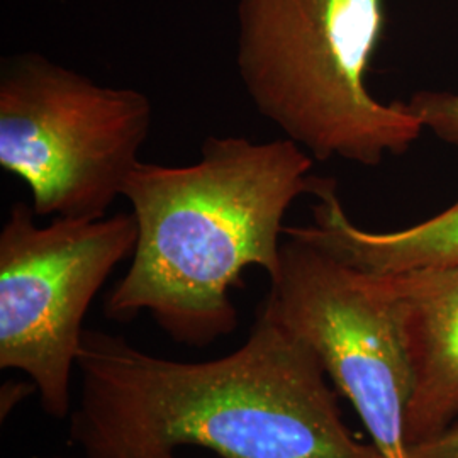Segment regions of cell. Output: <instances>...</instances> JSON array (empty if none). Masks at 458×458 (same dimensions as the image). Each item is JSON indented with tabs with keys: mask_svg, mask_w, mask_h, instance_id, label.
Here are the masks:
<instances>
[{
	"mask_svg": "<svg viewBox=\"0 0 458 458\" xmlns=\"http://www.w3.org/2000/svg\"><path fill=\"white\" fill-rule=\"evenodd\" d=\"M53 458H87V457H53Z\"/></svg>",
	"mask_w": 458,
	"mask_h": 458,
	"instance_id": "cell-11",
	"label": "cell"
},
{
	"mask_svg": "<svg viewBox=\"0 0 458 458\" xmlns=\"http://www.w3.org/2000/svg\"><path fill=\"white\" fill-rule=\"evenodd\" d=\"M311 226L285 228L372 274H401L418 268L458 265V202L440 214L397 231L357 226L336 194L335 182L323 179L316 194Z\"/></svg>",
	"mask_w": 458,
	"mask_h": 458,
	"instance_id": "cell-8",
	"label": "cell"
},
{
	"mask_svg": "<svg viewBox=\"0 0 458 458\" xmlns=\"http://www.w3.org/2000/svg\"><path fill=\"white\" fill-rule=\"evenodd\" d=\"M151 102L39 53L0 68V166L31 192L38 217H106L151 128Z\"/></svg>",
	"mask_w": 458,
	"mask_h": 458,
	"instance_id": "cell-4",
	"label": "cell"
},
{
	"mask_svg": "<svg viewBox=\"0 0 458 458\" xmlns=\"http://www.w3.org/2000/svg\"><path fill=\"white\" fill-rule=\"evenodd\" d=\"M423 130L458 149V94L421 90L406 102Z\"/></svg>",
	"mask_w": 458,
	"mask_h": 458,
	"instance_id": "cell-9",
	"label": "cell"
},
{
	"mask_svg": "<svg viewBox=\"0 0 458 458\" xmlns=\"http://www.w3.org/2000/svg\"><path fill=\"white\" fill-rule=\"evenodd\" d=\"M408 458H458V420L438 435L410 446Z\"/></svg>",
	"mask_w": 458,
	"mask_h": 458,
	"instance_id": "cell-10",
	"label": "cell"
},
{
	"mask_svg": "<svg viewBox=\"0 0 458 458\" xmlns=\"http://www.w3.org/2000/svg\"><path fill=\"white\" fill-rule=\"evenodd\" d=\"M72 438L87 458H386L342 420L311 348L260 312L226 357L177 361L121 336L85 331Z\"/></svg>",
	"mask_w": 458,
	"mask_h": 458,
	"instance_id": "cell-1",
	"label": "cell"
},
{
	"mask_svg": "<svg viewBox=\"0 0 458 458\" xmlns=\"http://www.w3.org/2000/svg\"><path fill=\"white\" fill-rule=\"evenodd\" d=\"M382 276L399 301L410 352V450L458 420V265Z\"/></svg>",
	"mask_w": 458,
	"mask_h": 458,
	"instance_id": "cell-7",
	"label": "cell"
},
{
	"mask_svg": "<svg viewBox=\"0 0 458 458\" xmlns=\"http://www.w3.org/2000/svg\"><path fill=\"white\" fill-rule=\"evenodd\" d=\"M16 202L0 231V367L31 378L55 420L70 411V382L83 344V318L138 240L132 214L53 217L38 225Z\"/></svg>",
	"mask_w": 458,
	"mask_h": 458,
	"instance_id": "cell-6",
	"label": "cell"
},
{
	"mask_svg": "<svg viewBox=\"0 0 458 458\" xmlns=\"http://www.w3.org/2000/svg\"><path fill=\"white\" fill-rule=\"evenodd\" d=\"M384 0H240L236 65L257 111L312 158L377 166L423 126L365 82Z\"/></svg>",
	"mask_w": 458,
	"mask_h": 458,
	"instance_id": "cell-3",
	"label": "cell"
},
{
	"mask_svg": "<svg viewBox=\"0 0 458 458\" xmlns=\"http://www.w3.org/2000/svg\"><path fill=\"white\" fill-rule=\"evenodd\" d=\"M263 311L312 350L386 458H408L412 370L389 278L284 231Z\"/></svg>",
	"mask_w": 458,
	"mask_h": 458,
	"instance_id": "cell-5",
	"label": "cell"
},
{
	"mask_svg": "<svg viewBox=\"0 0 458 458\" xmlns=\"http://www.w3.org/2000/svg\"><path fill=\"white\" fill-rule=\"evenodd\" d=\"M311 168V155L287 138L243 136H209L196 164L140 162L123 192L138 240L107 316L148 312L170 338L194 346L228 336L238 325L231 289L248 267L277 276L284 217L321 183Z\"/></svg>",
	"mask_w": 458,
	"mask_h": 458,
	"instance_id": "cell-2",
	"label": "cell"
}]
</instances>
